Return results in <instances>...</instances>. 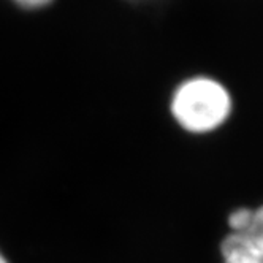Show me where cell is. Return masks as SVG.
<instances>
[{
	"mask_svg": "<svg viewBox=\"0 0 263 263\" xmlns=\"http://www.w3.org/2000/svg\"><path fill=\"white\" fill-rule=\"evenodd\" d=\"M176 124L189 134H210L229 121L233 111L230 90L208 74H195L176 86L170 100Z\"/></svg>",
	"mask_w": 263,
	"mask_h": 263,
	"instance_id": "1",
	"label": "cell"
},
{
	"mask_svg": "<svg viewBox=\"0 0 263 263\" xmlns=\"http://www.w3.org/2000/svg\"><path fill=\"white\" fill-rule=\"evenodd\" d=\"M229 227L232 232L220 244L223 263H263V204L233 211Z\"/></svg>",
	"mask_w": 263,
	"mask_h": 263,
	"instance_id": "2",
	"label": "cell"
},
{
	"mask_svg": "<svg viewBox=\"0 0 263 263\" xmlns=\"http://www.w3.org/2000/svg\"><path fill=\"white\" fill-rule=\"evenodd\" d=\"M13 2L23 8H40L48 5L51 0H13Z\"/></svg>",
	"mask_w": 263,
	"mask_h": 263,
	"instance_id": "3",
	"label": "cell"
},
{
	"mask_svg": "<svg viewBox=\"0 0 263 263\" xmlns=\"http://www.w3.org/2000/svg\"><path fill=\"white\" fill-rule=\"evenodd\" d=\"M0 263H10L8 257L4 254V251H2V249H0Z\"/></svg>",
	"mask_w": 263,
	"mask_h": 263,
	"instance_id": "4",
	"label": "cell"
}]
</instances>
